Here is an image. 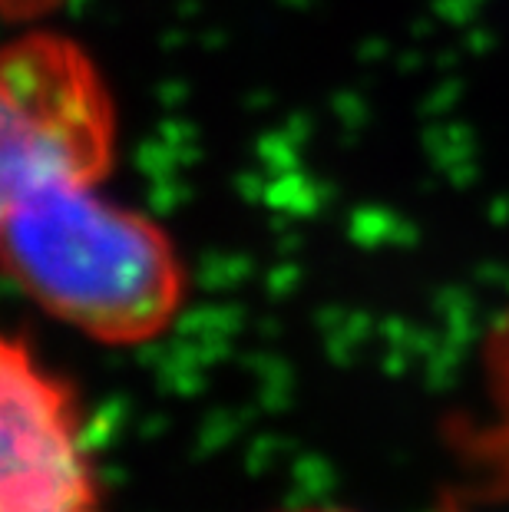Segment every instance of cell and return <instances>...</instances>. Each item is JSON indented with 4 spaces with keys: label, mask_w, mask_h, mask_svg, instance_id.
I'll list each match as a JSON object with an SVG mask.
<instances>
[{
    "label": "cell",
    "mask_w": 509,
    "mask_h": 512,
    "mask_svg": "<svg viewBox=\"0 0 509 512\" xmlns=\"http://www.w3.org/2000/svg\"><path fill=\"white\" fill-rule=\"evenodd\" d=\"M90 172H7V268L43 311L126 347L159 337L182 304V268L159 228L100 202Z\"/></svg>",
    "instance_id": "1"
},
{
    "label": "cell",
    "mask_w": 509,
    "mask_h": 512,
    "mask_svg": "<svg viewBox=\"0 0 509 512\" xmlns=\"http://www.w3.org/2000/svg\"><path fill=\"white\" fill-rule=\"evenodd\" d=\"M0 512H103L80 394L14 334L0 361Z\"/></svg>",
    "instance_id": "2"
},
{
    "label": "cell",
    "mask_w": 509,
    "mask_h": 512,
    "mask_svg": "<svg viewBox=\"0 0 509 512\" xmlns=\"http://www.w3.org/2000/svg\"><path fill=\"white\" fill-rule=\"evenodd\" d=\"M291 512H351V509H331V506H308V509H291Z\"/></svg>",
    "instance_id": "3"
}]
</instances>
